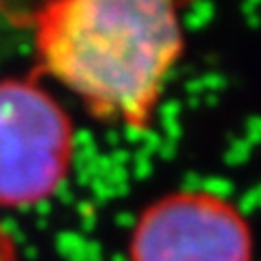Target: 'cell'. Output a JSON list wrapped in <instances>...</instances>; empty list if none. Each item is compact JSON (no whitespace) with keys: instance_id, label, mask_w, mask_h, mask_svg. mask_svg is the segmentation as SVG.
<instances>
[{"instance_id":"1","label":"cell","mask_w":261,"mask_h":261,"mask_svg":"<svg viewBox=\"0 0 261 261\" xmlns=\"http://www.w3.org/2000/svg\"><path fill=\"white\" fill-rule=\"evenodd\" d=\"M185 5L53 0L29 18L35 74L76 98L94 122L148 135L185 46Z\"/></svg>"},{"instance_id":"2","label":"cell","mask_w":261,"mask_h":261,"mask_svg":"<svg viewBox=\"0 0 261 261\" xmlns=\"http://www.w3.org/2000/svg\"><path fill=\"white\" fill-rule=\"evenodd\" d=\"M76 124L35 72L0 76V209L50 202L70 181Z\"/></svg>"},{"instance_id":"3","label":"cell","mask_w":261,"mask_h":261,"mask_svg":"<svg viewBox=\"0 0 261 261\" xmlns=\"http://www.w3.org/2000/svg\"><path fill=\"white\" fill-rule=\"evenodd\" d=\"M128 261H255V235L240 202L220 187H178L137 214Z\"/></svg>"},{"instance_id":"4","label":"cell","mask_w":261,"mask_h":261,"mask_svg":"<svg viewBox=\"0 0 261 261\" xmlns=\"http://www.w3.org/2000/svg\"><path fill=\"white\" fill-rule=\"evenodd\" d=\"M0 261H22L20 244L3 220H0Z\"/></svg>"}]
</instances>
